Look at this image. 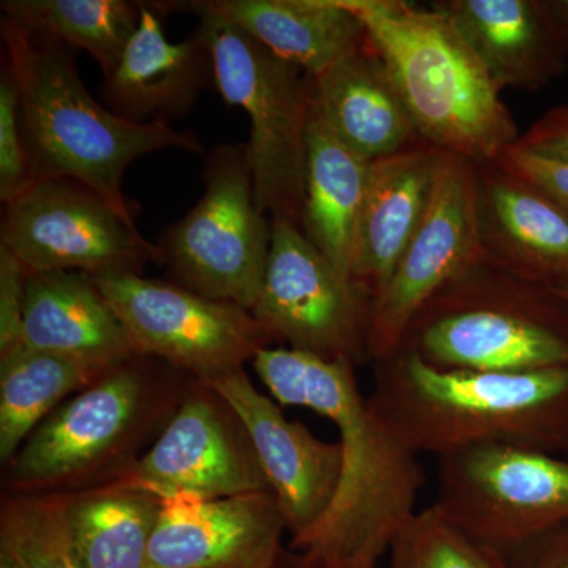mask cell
<instances>
[{
	"mask_svg": "<svg viewBox=\"0 0 568 568\" xmlns=\"http://www.w3.org/2000/svg\"><path fill=\"white\" fill-rule=\"evenodd\" d=\"M257 375L284 406L334 422L343 450L331 507L291 548L320 568H379L395 537L417 514L425 484L418 454L388 429L362 395L354 365L294 349L265 347Z\"/></svg>",
	"mask_w": 568,
	"mask_h": 568,
	"instance_id": "cell-1",
	"label": "cell"
},
{
	"mask_svg": "<svg viewBox=\"0 0 568 568\" xmlns=\"http://www.w3.org/2000/svg\"><path fill=\"white\" fill-rule=\"evenodd\" d=\"M368 402L416 454L440 458L489 444L568 452V366L462 372L398 351L376 362Z\"/></svg>",
	"mask_w": 568,
	"mask_h": 568,
	"instance_id": "cell-2",
	"label": "cell"
},
{
	"mask_svg": "<svg viewBox=\"0 0 568 568\" xmlns=\"http://www.w3.org/2000/svg\"><path fill=\"white\" fill-rule=\"evenodd\" d=\"M3 48L20 92L33 182L69 179L103 197L134 226L123 192L130 164L149 153H203L192 130L166 121L132 122L97 102L78 73L74 50L2 20Z\"/></svg>",
	"mask_w": 568,
	"mask_h": 568,
	"instance_id": "cell-3",
	"label": "cell"
},
{
	"mask_svg": "<svg viewBox=\"0 0 568 568\" xmlns=\"http://www.w3.org/2000/svg\"><path fill=\"white\" fill-rule=\"evenodd\" d=\"M193 377L136 355L67 398L3 465V495L58 496L122 480L162 435Z\"/></svg>",
	"mask_w": 568,
	"mask_h": 568,
	"instance_id": "cell-4",
	"label": "cell"
},
{
	"mask_svg": "<svg viewBox=\"0 0 568 568\" xmlns=\"http://www.w3.org/2000/svg\"><path fill=\"white\" fill-rule=\"evenodd\" d=\"M364 22L418 136L476 164L495 163L518 142L499 85L455 26L406 0H342Z\"/></svg>",
	"mask_w": 568,
	"mask_h": 568,
	"instance_id": "cell-5",
	"label": "cell"
},
{
	"mask_svg": "<svg viewBox=\"0 0 568 568\" xmlns=\"http://www.w3.org/2000/svg\"><path fill=\"white\" fill-rule=\"evenodd\" d=\"M398 351L462 372L568 366V305L549 287L481 261L418 310Z\"/></svg>",
	"mask_w": 568,
	"mask_h": 568,
	"instance_id": "cell-6",
	"label": "cell"
},
{
	"mask_svg": "<svg viewBox=\"0 0 568 568\" xmlns=\"http://www.w3.org/2000/svg\"><path fill=\"white\" fill-rule=\"evenodd\" d=\"M193 10L211 51L213 84L252 123L246 148L256 203L271 220L301 227L313 80L227 20L215 3H194Z\"/></svg>",
	"mask_w": 568,
	"mask_h": 568,
	"instance_id": "cell-7",
	"label": "cell"
},
{
	"mask_svg": "<svg viewBox=\"0 0 568 568\" xmlns=\"http://www.w3.org/2000/svg\"><path fill=\"white\" fill-rule=\"evenodd\" d=\"M272 220L254 196L246 144L216 145L204 168V192L159 242L174 283L252 312L271 253Z\"/></svg>",
	"mask_w": 568,
	"mask_h": 568,
	"instance_id": "cell-8",
	"label": "cell"
},
{
	"mask_svg": "<svg viewBox=\"0 0 568 568\" xmlns=\"http://www.w3.org/2000/svg\"><path fill=\"white\" fill-rule=\"evenodd\" d=\"M439 459L435 506L467 536L514 551L568 523V462L489 444Z\"/></svg>",
	"mask_w": 568,
	"mask_h": 568,
	"instance_id": "cell-9",
	"label": "cell"
},
{
	"mask_svg": "<svg viewBox=\"0 0 568 568\" xmlns=\"http://www.w3.org/2000/svg\"><path fill=\"white\" fill-rule=\"evenodd\" d=\"M140 355L196 381L244 368L275 336L250 310L141 274L89 275Z\"/></svg>",
	"mask_w": 568,
	"mask_h": 568,
	"instance_id": "cell-10",
	"label": "cell"
},
{
	"mask_svg": "<svg viewBox=\"0 0 568 568\" xmlns=\"http://www.w3.org/2000/svg\"><path fill=\"white\" fill-rule=\"evenodd\" d=\"M372 295L347 278L304 231L272 220L271 253L252 313L275 339L324 361L365 364Z\"/></svg>",
	"mask_w": 568,
	"mask_h": 568,
	"instance_id": "cell-11",
	"label": "cell"
},
{
	"mask_svg": "<svg viewBox=\"0 0 568 568\" xmlns=\"http://www.w3.org/2000/svg\"><path fill=\"white\" fill-rule=\"evenodd\" d=\"M0 239L29 275L55 271L141 274L145 264L162 263L159 245L99 194L69 179L33 182L6 205Z\"/></svg>",
	"mask_w": 568,
	"mask_h": 568,
	"instance_id": "cell-12",
	"label": "cell"
},
{
	"mask_svg": "<svg viewBox=\"0 0 568 568\" xmlns=\"http://www.w3.org/2000/svg\"><path fill=\"white\" fill-rule=\"evenodd\" d=\"M484 261L478 166L444 152L432 201L369 317L373 364L398 353L410 321L443 287Z\"/></svg>",
	"mask_w": 568,
	"mask_h": 568,
	"instance_id": "cell-13",
	"label": "cell"
},
{
	"mask_svg": "<svg viewBox=\"0 0 568 568\" xmlns=\"http://www.w3.org/2000/svg\"><path fill=\"white\" fill-rule=\"evenodd\" d=\"M122 480L160 497L272 491L244 420L215 388L196 379L162 435Z\"/></svg>",
	"mask_w": 568,
	"mask_h": 568,
	"instance_id": "cell-14",
	"label": "cell"
},
{
	"mask_svg": "<svg viewBox=\"0 0 568 568\" xmlns=\"http://www.w3.org/2000/svg\"><path fill=\"white\" fill-rule=\"evenodd\" d=\"M286 529L272 491L162 497L144 568H275Z\"/></svg>",
	"mask_w": 568,
	"mask_h": 568,
	"instance_id": "cell-15",
	"label": "cell"
},
{
	"mask_svg": "<svg viewBox=\"0 0 568 568\" xmlns=\"http://www.w3.org/2000/svg\"><path fill=\"white\" fill-rule=\"evenodd\" d=\"M203 383L244 420L291 540L304 536L334 499L342 476V444L324 443L304 425L287 420L272 399L256 390L244 368Z\"/></svg>",
	"mask_w": 568,
	"mask_h": 568,
	"instance_id": "cell-16",
	"label": "cell"
},
{
	"mask_svg": "<svg viewBox=\"0 0 568 568\" xmlns=\"http://www.w3.org/2000/svg\"><path fill=\"white\" fill-rule=\"evenodd\" d=\"M477 166L484 263L549 290L566 286V205L497 163Z\"/></svg>",
	"mask_w": 568,
	"mask_h": 568,
	"instance_id": "cell-17",
	"label": "cell"
},
{
	"mask_svg": "<svg viewBox=\"0 0 568 568\" xmlns=\"http://www.w3.org/2000/svg\"><path fill=\"white\" fill-rule=\"evenodd\" d=\"M160 11L162 7L141 2L140 24L121 62L104 78V103L126 121L182 118L213 81L211 51L201 33L168 40Z\"/></svg>",
	"mask_w": 568,
	"mask_h": 568,
	"instance_id": "cell-18",
	"label": "cell"
},
{
	"mask_svg": "<svg viewBox=\"0 0 568 568\" xmlns=\"http://www.w3.org/2000/svg\"><path fill=\"white\" fill-rule=\"evenodd\" d=\"M443 149L422 141L369 163L364 207L355 239L353 280L375 301L424 220Z\"/></svg>",
	"mask_w": 568,
	"mask_h": 568,
	"instance_id": "cell-19",
	"label": "cell"
},
{
	"mask_svg": "<svg viewBox=\"0 0 568 568\" xmlns=\"http://www.w3.org/2000/svg\"><path fill=\"white\" fill-rule=\"evenodd\" d=\"M503 89L538 91L567 69L568 51L544 0H446L435 3Z\"/></svg>",
	"mask_w": 568,
	"mask_h": 568,
	"instance_id": "cell-20",
	"label": "cell"
},
{
	"mask_svg": "<svg viewBox=\"0 0 568 568\" xmlns=\"http://www.w3.org/2000/svg\"><path fill=\"white\" fill-rule=\"evenodd\" d=\"M22 345L104 369L140 355L91 276L77 271L29 275Z\"/></svg>",
	"mask_w": 568,
	"mask_h": 568,
	"instance_id": "cell-21",
	"label": "cell"
},
{
	"mask_svg": "<svg viewBox=\"0 0 568 568\" xmlns=\"http://www.w3.org/2000/svg\"><path fill=\"white\" fill-rule=\"evenodd\" d=\"M313 111L339 141L369 163L424 141L386 65L368 43L313 80Z\"/></svg>",
	"mask_w": 568,
	"mask_h": 568,
	"instance_id": "cell-22",
	"label": "cell"
},
{
	"mask_svg": "<svg viewBox=\"0 0 568 568\" xmlns=\"http://www.w3.org/2000/svg\"><path fill=\"white\" fill-rule=\"evenodd\" d=\"M227 20L276 58L316 80L368 40L364 22L342 0H219Z\"/></svg>",
	"mask_w": 568,
	"mask_h": 568,
	"instance_id": "cell-23",
	"label": "cell"
},
{
	"mask_svg": "<svg viewBox=\"0 0 568 568\" xmlns=\"http://www.w3.org/2000/svg\"><path fill=\"white\" fill-rule=\"evenodd\" d=\"M368 173L369 162L339 141L313 111L306 134L301 230L351 280Z\"/></svg>",
	"mask_w": 568,
	"mask_h": 568,
	"instance_id": "cell-24",
	"label": "cell"
},
{
	"mask_svg": "<svg viewBox=\"0 0 568 568\" xmlns=\"http://www.w3.org/2000/svg\"><path fill=\"white\" fill-rule=\"evenodd\" d=\"M82 568H144L162 497L125 480L54 496Z\"/></svg>",
	"mask_w": 568,
	"mask_h": 568,
	"instance_id": "cell-25",
	"label": "cell"
},
{
	"mask_svg": "<svg viewBox=\"0 0 568 568\" xmlns=\"http://www.w3.org/2000/svg\"><path fill=\"white\" fill-rule=\"evenodd\" d=\"M110 369L26 345L0 355V462L7 465L52 410Z\"/></svg>",
	"mask_w": 568,
	"mask_h": 568,
	"instance_id": "cell-26",
	"label": "cell"
},
{
	"mask_svg": "<svg viewBox=\"0 0 568 568\" xmlns=\"http://www.w3.org/2000/svg\"><path fill=\"white\" fill-rule=\"evenodd\" d=\"M3 18L28 31L88 52L110 77L140 24L141 2L126 0H7Z\"/></svg>",
	"mask_w": 568,
	"mask_h": 568,
	"instance_id": "cell-27",
	"label": "cell"
},
{
	"mask_svg": "<svg viewBox=\"0 0 568 568\" xmlns=\"http://www.w3.org/2000/svg\"><path fill=\"white\" fill-rule=\"evenodd\" d=\"M0 549L20 568H82L54 496L2 495Z\"/></svg>",
	"mask_w": 568,
	"mask_h": 568,
	"instance_id": "cell-28",
	"label": "cell"
},
{
	"mask_svg": "<svg viewBox=\"0 0 568 568\" xmlns=\"http://www.w3.org/2000/svg\"><path fill=\"white\" fill-rule=\"evenodd\" d=\"M387 568H510L497 549L467 536L433 506L418 510L388 549Z\"/></svg>",
	"mask_w": 568,
	"mask_h": 568,
	"instance_id": "cell-29",
	"label": "cell"
},
{
	"mask_svg": "<svg viewBox=\"0 0 568 568\" xmlns=\"http://www.w3.org/2000/svg\"><path fill=\"white\" fill-rule=\"evenodd\" d=\"M33 185L21 122L20 92L9 65L0 78V200L6 205Z\"/></svg>",
	"mask_w": 568,
	"mask_h": 568,
	"instance_id": "cell-30",
	"label": "cell"
},
{
	"mask_svg": "<svg viewBox=\"0 0 568 568\" xmlns=\"http://www.w3.org/2000/svg\"><path fill=\"white\" fill-rule=\"evenodd\" d=\"M24 265L6 246L0 245V355L22 345L26 284Z\"/></svg>",
	"mask_w": 568,
	"mask_h": 568,
	"instance_id": "cell-31",
	"label": "cell"
},
{
	"mask_svg": "<svg viewBox=\"0 0 568 568\" xmlns=\"http://www.w3.org/2000/svg\"><path fill=\"white\" fill-rule=\"evenodd\" d=\"M504 170L526 179L568 209V163L515 142L497 162Z\"/></svg>",
	"mask_w": 568,
	"mask_h": 568,
	"instance_id": "cell-32",
	"label": "cell"
},
{
	"mask_svg": "<svg viewBox=\"0 0 568 568\" xmlns=\"http://www.w3.org/2000/svg\"><path fill=\"white\" fill-rule=\"evenodd\" d=\"M504 556L510 568H568V523Z\"/></svg>",
	"mask_w": 568,
	"mask_h": 568,
	"instance_id": "cell-33",
	"label": "cell"
},
{
	"mask_svg": "<svg viewBox=\"0 0 568 568\" xmlns=\"http://www.w3.org/2000/svg\"><path fill=\"white\" fill-rule=\"evenodd\" d=\"M519 144L568 163V103L545 112Z\"/></svg>",
	"mask_w": 568,
	"mask_h": 568,
	"instance_id": "cell-34",
	"label": "cell"
},
{
	"mask_svg": "<svg viewBox=\"0 0 568 568\" xmlns=\"http://www.w3.org/2000/svg\"><path fill=\"white\" fill-rule=\"evenodd\" d=\"M545 9L568 51V0H544Z\"/></svg>",
	"mask_w": 568,
	"mask_h": 568,
	"instance_id": "cell-35",
	"label": "cell"
},
{
	"mask_svg": "<svg viewBox=\"0 0 568 568\" xmlns=\"http://www.w3.org/2000/svg\"><path fill=\"white\" fill-rule=\"evenodd\" d=\"M275 568H320L316 567L315 564L306 560L304 556L298 555V552L293 551V549H283L282 555H280L278 562H276Z\"/></svg>",
	"mask_w": 568,
	"mask_h": 568,
	"instance_id": "cell-36",
	"label": "cell"
},
{
	"mask_svg": "<svg viewBox=\"0 0 568 568\" xmlns=\"http://www.w3.org/2000/svg\"><path fill=\"white\" fill-rule=\"evenodd\" d=\"M0 568H20L17 566V562H14L13 559L10 558L9 555H7L6 551H2L0 549Z\"/></svg>",
	"mask_w": 568,
	"mask_h": 568,
	"instance_id": "cell-37",
	"label": "cell"
},
{
	"mask_svg": "<svg viewBox=\"0 0 568 568\" xmlns=\"http://www.w3.org/2000/svg\"><path fill=\"white\" fill-rule=\"evenodd\" d=\"M556 294L559 295L560 298H562L564 302L568 305V284L566 286L559 287V290H552Z\"/></svg>",
	"mask_w": 568,
	"mask_h": 568,
	"instance_id": "cell-38",
	"label": "cell"
}]
</instances>
